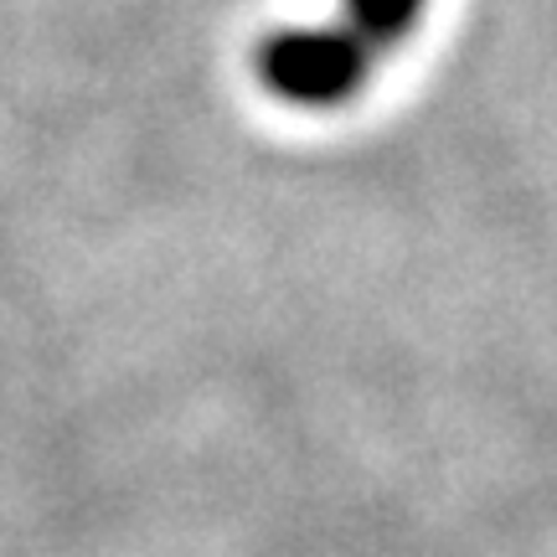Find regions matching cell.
Here are the masks:
<instances>
[{
  "mask_svg": "<svg viewBox=\"0 0 557 557\" xmlns=\"http://www.w3.org/2000/svg\"><path fill=\"white\" fill-rule=\"evenodd\" d=\"M372 67H377V47L351 21L278 32L259 52V73L269 94H278L295 109H341L367 88Z\"/></svg>",
  "mask_w": 557,
  "mask_h": 557,
  "instance_id": "6da1fadb",
  "label": "cell"
},
{
  "mask_svg": "<svg viewBox=\"0 0 557 557\" xmlns=\"http://www.w3.org/2000/svg\"><path fill=\"white\" fill-rule=\"evenodd\" d=\"M418 16H423V0H346V21H351L377 52L408 37L418 26Z\"/></svg>",
  "mask_w": 557,
  "mask_h": 557,
  "instance_id": "7a4b0ae2",
  "label": "cell"
}]
</instances>
